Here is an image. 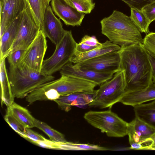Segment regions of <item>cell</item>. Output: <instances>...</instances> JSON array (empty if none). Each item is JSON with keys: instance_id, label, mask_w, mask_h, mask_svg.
Wrapping results in <instances>:
<instances>
[{"instance_id": "1", "label": "cell", "mask_w": 155, "mask_h": 155, "mask_svg": "<svg viewBox=\"0 0 155 155\" xmlns=\"http://www.w3.org/2000/svg\"><path fill=\"white\" fill-rule=\"evenodd\" d=\"M118 52L120 70L124 73L125 91L141 90L153 83L148 54L142 44L121 48Z\"/></svg>"}, {"instance_id": "2", "label": "cell", "mask_w": 155, "mask_h": 155, "mask_svg": "<svg viewBox=\"0 0 155 155\" xmlns=\"http://www.w3.org/2000/svg\"><path fill=\"white\" fill-rule=\"evenodd\" d=\"M100 23L102 34L121 48L143 43V39L140 31L130 16L122 12L114 10Z\"/></svg>"}, {"instance_id": "3", "label": "cell", "mask_w": 155, "mask_h": 155, "mask_svg": "<svg viewBox=\"0 0 155 155\" xmlns=\"http://www.w3.org/2000/svg\"><path fill=\"white\" fill-rule=\"evenodd\" d=\"M8 77L14 97L22 98L40 85L53 80L52 75L9 66Z\"/></svg>"}, {"instance_id": "4", "label": "cell", "mask_w": 155, "mask_h": 155, "mask_svg": "<svg viewBox=\"0 0 155 155\" xmlns=\"http://www.w3.org/2000/svg\"><path fill=\"white\" fill-rule=\"evenodd\" d=\"M125 88L124 73L123 71L120 70L110 79L100 85L88 106L101 109L110 108L119 102L125 92Z\"/></svg>"}, {"instance_id": "5", "label": "cell", "mask_w": 155, "mask_h": 155, "mask_svg": "<svg viewBox=\"0 0 155 155\" xmlns=\"http://www.w3.org/2000/svg\"><path fill=\"white\" fill-rule=\"evenodd\" d=\"M84 118L89 124L109 137H121L127 135L128 123L110 110L90 111L84 114Z\"/></svg>"}, {"instance_id": "6", "label": "cell", "mask_w": 155, "mask_h": 155, "mask_svg": "<svg viewBox=\"0 0 155 155\" xmlns=\"http://www.w3.org/2000/svg\"><path fill=\"white\" fill-rule=\"evenodd\" d=\"M77 43L71 31L66 30L60 42L56 46L55 50L49 58L44 60L41 72L48 75L61 70L70 61L74 55Z\"/></svg>"}, {"instance_id": "7", "label": "cell", "mask_w": 155, "mask_h": 155, "mask_svg": "<svg viewBox=\"0 0 155 155\" xmlns=\"http://www.w3.org/2000/svg\"><path fill=\"white\" fill-rule=\"evenodd\" d=\"M46 38L40 29L33 42L25 50L18 66L31 71L41 72L48 47Z\"/></svg>"}, {"instance_id": "8", "label": "cell", "mask_w": 155, "mask_h": 155, "mask_svg": "<svg viewBox=\"0 0 155 155\" xmlns=\"http://www.w3.org/2000/svg\"><path fill=\"white\" fill-rule=\"evenodd\" d=\"M40 30L27 5L23 13L18 32L8 54L18 50L27 49L35 39Z\"/></svg>"}, {"instance_id": "9", "label": "cell", "mask_w": 155, "mask_h": 155, "mask_svg": "<svg viewBox=\"0 0 155 155\" xmlns=\"http://www.w3.org/2000/svg\"><path fill=\"white\" fill-rule=\"evenodd\" d=\"M120 57L118 51L106 53L74 64L76 68L101 72L116 73L120 70Z\"/></svg>"}, {"instance_id": "10", "label": "cell", "mask_w": 155, "mask_h": 155, "mask_svg": "<svg viewBox=\"0 0 155 155\" xmlns=\"http://www.w3.org/2000/svg\"><path fill=\"white\" fill-rule=\"evenodd\" d=\"M60 19L56 17L48 4L44 14L41 30L46 38H49L55 46L61 41L66 30L63 28Z\"/></svg>"}, {"instance_id": "11", "label": "cell", "mask_w": 155, "mask_h": 155, "mask_svg": "<svg viewBox=\"0 0 155 155\" xmlns=\"http://www.w3.org/2000/svg\"><path fill=\"white\" fill-rule=\"evenodd\" d=\"M27 7L25 0H0V38L8 26L23 12Z\"/></svg>"}, {"instance_id": "12", "label": "cell", "mask_w": 155, "mask_h": 155, "mask_svg": "<svg viewBox=\"0 0 155 155\" xmlns=\"http://www.w3.org/2000/svg\"><path fill=\"white\" fill-rule=\"evenodd\" d=\"M61 75L75 77L87 80L100 85L110 79L113 76L114 72H101L87 69H79L75 67L70 62L60 71Z\"/></svg>"}, {"instance_id": "13", "label": "cell", "mask_w": 155, "mask_h": 155, "mask_svg": "<svg viewBox=\"0 0 155 155\" xmlns=\"http://www.w3.org/2000/svg\"><path fill=\"white\" fill-rule=\"evenodd\" d=\"M51 4L55 15L66 25L73 26L81 25L85 13L78 11L64 0H51Z\"/></svg>"}, {"instance_id": "14", "label": "cell", "mask_w": 155, "mask_h": 155, "mask_svg": "<svg viewBox=\"0 0 155 155\" xmlns=\"http://www.w3.org/2000/svg\"><path fill=\"white\" fill-rule=\"evenodd\" d=\"M127 135L130 144L138 143L155 135V129L135 117L128 123Z\"/></svg>"}, {"instance_id": "15", "label": "cell", "mask_w": 155, "mask_h": 155, "mask_svg": "<svg viewBox=\"0 0 155 155\" xmlns=\"http://www.w3.org/2000/svg\"><path fill=\"white\" fill-rule=\"evenodd\" d=\"M97 90L91 92H82L60 96L54 101L61 110L69 111L73 106L88 104L94 98Z\"/></svg>"}, {"instance_id": "16", "label": "cell", "mask_w": 155, "mask_h": 155, "mask_svg": "<svg viewBox=\"0 0 155 155\" xmlns=\"http://www.w3.org/2000/svg\"><path fill=\"white\" fill-rule=\"evenodd\" d=\"M155 100V84L152 83L147 87L138 91H125L119 102L134 107Z\"/></svg>"}, {"instance_id": "17", "label": "cell", "mask_w": 155, "mask_h": 155, "mask_svg": "<svg viewBox=\"0 0 155 155\" xmlns=\"http://www.w3.org/2000/svg\"><path fill=\"white\" fill-rule=\"evenodd\" d=\"M23 13L8 26L0 38V62L6 58L9 53L18 32Z\"/></svg>"}, {"instance_id": "18", "label": "cell", "mask_w": 155, "mask_h": 155, "mask_svg": "<svg viewBox=\"0 0 155 155\" xmlns=\"http://www.w3.org/2000/svg\"><path fill=\"white\" fill-rule=\"evenodd\" d=\"M121 48L118 45L107 40L102 45L89 51L80 53L75 51L70 61L75 64L109 52L118 51Z\"/></svg>"}, {"instance_id": "19", "label": "cell", "mask_w": 155, "mask_h": 155, "mask_svg": "<svg viewBox=\"0 0 155 155\" xmlns=\"http://www.w3.org/2000/svg\"><path fill=\"white\" fill-rule=\"evenodd\" d=\"M1 98V105L10 107L14 102L11 84L5 64V58L0 62Z\"/></svg>"}, {"instance_id": "20", "label": "cell", "mask_w": 155, "mask_h": 155, "mask_svg": "<svg viewBox=\"0 0 155 155\" xmlns=\"http://www.w3.org/2000/svg\"><path fill=\"white\" fill-rule=\"evenodd\" d=\"M135 117L155 129V100L134 107Z\"/></svg>"}, {"instance_id": "21", "label": "cell", "mask_w": 155, "mask_h": 155, "mask_svg": "<svg viewBox=\"0 0 155 155\" xmlns=\"http://www.w3.org/2000/svg\"><path fill=\"white\" fill-rule=\"evenodd\" d=\"M36 24L41 29L45 12L51 0H25Z\"/></svg>"}, {"instance_id": "22", "label": "cell", "mask_w": 155, "mask_h": 155, "mask_svg": "<svg viewBox=\"0 0 155 155\" xmlns=\"http://www.w3.org/2000/svg\"><path fill=\"white\" fill-rule=\"evenodd\" d=\"M9 107L14 116L24 127L30 128L35 127V119L28 110L15 102Z\"/></svg>"}, {"instance_id": "23", "label": "cell", "mask_w": 155, "mask_h": 155, "mask_svg": "<svg viewBox=\"0 0 155 155\" xmlns=\"http://www.w3.org/2000/svg\"><path fill=\"white\" fill-rule=\"evenodd\" d=\"M130 17L140 32L144 33L146 35L149 33V27L150 23L142 11L130 8Z\"/></svg>"}, {"instance_id": "24", "label": "cell", "mask_w": 155, "mask_h": 155, "mask_svg": "<svg viewBox=\"0 0 155 155\" xmlns=\"http://www.w3.org/2000/svg\"><path fill=\"white\" fill-rule=\"evenodd\" d=\"M100 43L94 36L84 35L79 43H77L75 51L84 53L87 52L101 46Z\"/></svg>"}, {"instance_id": "25", "label": "cell", "mask_w": 155, "mask_h": 155, "mask_svg": "<svg viewBox=\"0 0 155 155\" xmlns=\"http://www.w3.org/2000/svg\"><path fill=\"white\" fill-rule=\"evenodd\" d=\"M35 127L46 134L51 140L60 142L67 141L63 134L52 128L45 122L35 119Z\"/></svg>"}, {"instance_id": "26", "label": "cell", "mask_w": 155, "mask_h": 155, "mask_svg": "<svg viewBox=\"0 0 155 155\" xmlns=\"http://www.w3.org/2000/svg\"><path fill=\"white\" fill-rule=\"evenodd\" d=\"M69 5L78 11L85 14H89L95 7L92 0H64Z\"/></svg>"}, {"instance_id": "27", "label": "cell", "mask_w": 155, "mask_h": 155, "mask_svg": "<svg viewBox=\"0 0 155 155\" xmlns=\"http://www.w3.org/2000/svg\"><path fill=\"white\" fill-rule=\"evenodd\" d=\"M4 119L15 131L23 137L26 128L20 123L14 116L9 107H7Z\"/></svg>"}, {"instance_id": "28", "label": "cell", "mask_w": 155, "mask_h": 155, "mask_svg": "<svg viewBox=\"0 0 155 155\" xmlns=\"http://www.w3.org/2000/svg\"><path fill=\"white\" fill-rule=\"evenodd\" d=\"M142 44L147 53L155 58V32H150L146 35Z\"/></svg>"}, {"instance_id": "29", "label": "cell", "mask_w": 155, "mask_h": 155, "mask_svg": "<svg viewBox=\"0 0 155 155\" xmlns=\"http://www.w3.org/2000/svg\"><path fill=\"white\" fill-rule=\"evenodd\" d=\"M130 149L134 150H155V146L152 138L138 143L130 144Z\"/></svg>"}, {"instance_id": "30", "label": "cell", "mask_w": 155, "mask_h": 155, "mask_svg": "<svg viewBox=\"0 0 155 155\" xmlns=\"http://www.w3.org/2000/svg\"><path fill=\"white\" fill-rule=\"evenodd\" d=\"M25 51V50H18L9 54L6 58L7 59L9 66H18Z\"/></svg>"}, {"instance_id": "31", "label": "cell", "mask_w": 155, "mask_h": 155, "mask_svg": "<svg viewBox=\"0 0 155 155\" xmlns=\"http://www.w3.org/2000/svg\"><path fill=\"white\" fill-rule=\"evenodd\" d=\"M141 11L150 24L155 20V1L145 6Z\"/></svg>"}, {"instance_id": "32", "label": "cell", "mask_w": 155, "mask_h": 155, "mask_svg": "<svg viewBox=\"0 0 155 155\" xmlns=\"http://www.w3.org/2000/svg\"><path fill=\"white\" fill-rule=\"evenodd\" d=\"M126 3L130 8H135L141 10L146 5L155 0H120Z\"/></svg>"}, {"instance_id": "33", "label": "cell", "mask_w": 155, "mask_h": 155, "mask_svg": "<svg viewBox=\"0 0 155 155\" xmlns=\"http://www.w3.org/2000/svg\"><path fill=\"white\" fill-rule=\"evenodd\" d=\"M23 138L30 141L44 142L47 139L40 134L35 132L30 128H25Z\"/></svg>"}, {"instance_id": "34", "label": "cell", "mask_w": 155, "mask_h": 155, "mask_svg": "<svg viewBox=\"0 0 155 155\" xmlns=\"http://www.w3.org/2000/svg\"><path fill=\"white\" fill-rule=\"evenodd\" d=\"M148 54L151 67L152 82L155 84V58Z\"/></svg>"}, {"instance_id": "35", "label": "cell", "mask_w": 155, "mask_h": 155, "mask_svg": "<svg viewBox=\"0 0 155 155\" xmlns=\"http://www.w3.org/2000/svg\"><path fill=\"white\" fill-rule=\"evenodd\" d=\"M152 138L153 140L154 144L155 146V135L152 137Z\"/></svg>"}]
</instances>
